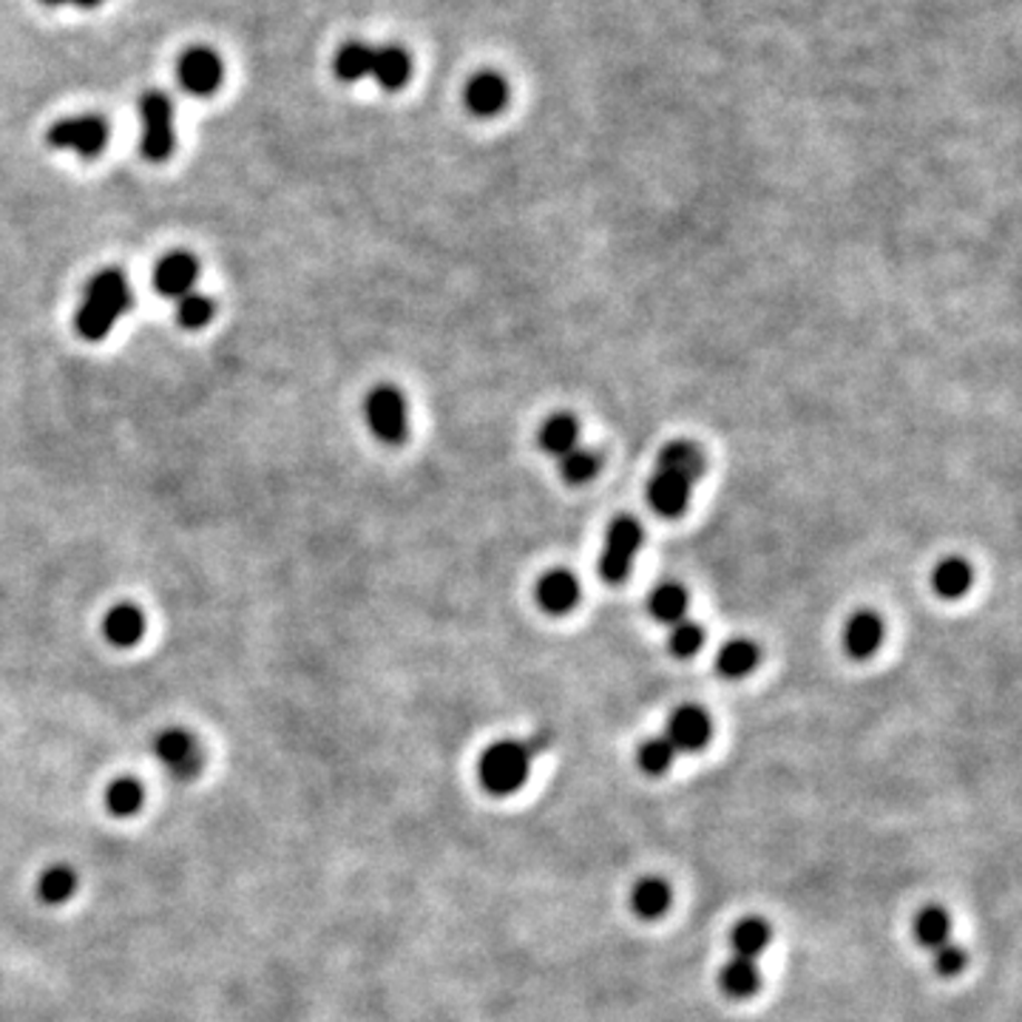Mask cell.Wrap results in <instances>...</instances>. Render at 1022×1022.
<instances>
[{
	"label": "cell",
	"mask_w": 1022,
	"mask_h": 1022,
	"mask_svg": "<svg viewBox=\"0 0 1022 1022\" xmlns=\"http://www.w3.org/2000/svg\"><path fill=\"white\" fill-rule=\"evenodd\" d=\"M132 310V288L123 270H100L88 279L77 308L75 327L86 341H103L111 333L117 321Z\"/></svg>",
	"instance_id": "1"
},
{
	"label": "cell",
	"mask_w": 1022,
	"mask_h": 1022,
	"mask_svg": "<svg viewBox=\"0 0 1022 1022\" xmlns=\"http://www.w3.org/2000/svg\"><path fill=\"white\" fill-rule=\"evenodd\" d=\"M532 747L517 739H500L489 744L477 761V778L491 796H512L528 781L532 772Z\"/></svg>",
	"instance_id": "2"
},
{
	"label": "cell",
	"mask_w": 1022,
	"mask_h": 1022,
	"mask_svg": "<svg viewBox=\"0 0 1022 1022\" xmlns=\"http://www.w3.org/2000/svg\"><path fill=\"white\" fill-rule=\"evenodd\" d=\"M139 119H143V157L152 163H165L174 152V103L165 91H145L139 97Z\"/></svg>",
	"instance_id": "3"
},
{
	"label": "cell",
	"mask_w": 1022,
	"mask_h": 1022,
	"mask_svg": "<svg viewBox=\"0 0 1022 1022\" xmlns=\"http://www.w3.org/2000/svg\"><path fill=\"white\" fill-rule=\"evenodd\" d=\"M642 537H645V532H642L636 517L620 515L611 520L603 557H600V574H603L605 583H622L631 574V563L640 552Z\"/></svg>",
	"instance_id": "4"
},
{
	"label": "cell",
	"mask_w": 1022,
	"mask_h": 1022,
	"mask_svg": "<svg viewBox=\"0 0 1022 1022\" xmlns=\"http://www.w3.org/2000/svg\"><path fill=\"white\" fill-rule=\"evenodd\" d=\"M46 139L57 152H71L82 159H95L97 154H103L108 143V123L97 117V114L66 117L51 126Z\"/></svg>",
	"instance_id": "5"
},
{
	"label": "cell",
	"mask_w": 1022,
	"mask_h": 1022,
	"mask_svg": "<svg viewBox=\"0 0 1022 1022\" xmlns=\"http://www.w3.org/2000/svg\"><path fill=\"white\" fill-rule=\"evenodd\" d=\"M367 424H370L372 435L381 444L398 446L407 440L409 435V418H407V401L396 387H376L364 401Z\"/></svg>",
	"instance_id": "6"
},
{
	"label": "cell",
	"mask_w": 1022,
	"mask_h": 1022,
	"mask_svg": "<svg viewBox=\"0 0 1022 1022\" xmlns=\"http://www.w3.org/2000/svg\"><path fill=\"white\" fill-rule=\"evenodd\" d=\"M154 756L159 759V765L176 778V781H191L202 772L205 767V753H202L199 741L185 730H163L154 739Z\"/></svg>",
	"instance_id": "7"
},
{
	"label": "cell",
	"mask_w": 1022,
	"mask_h": 1022,
	"mask_svg": "<svg viewBox=\"0 0 1022 1022\" xmlns=\"http://www.w3.org/2000/svg\"><path fill=\"white\" fill-rule=\"evenodd\" d=\"M222 77H225L222 57L214 49H207V46H194V49L183 51L179 60H176V80H179V86L191 97L216 95V88L222 86Z\"/></svg>",
	"instance_id": "8"
},
{
	"label": "cell",
	"mask_w": 1022,
	"mask_h": 1022,
	"mask_svg": "<svg viewBox=\"0 0 1022 1022\" xmlns=\"http://www.w3.org/2000/svg\"><path fill=\"white\" fill-rule=\"evenodd\" d=\"M713 736V721L697 704H684V708L673 710V716L668 719V733L665 739L671 741V747L677 753H697Z\"/></svg>",
	"instance_id": "9"
},
{
	"label": "cell",
	"mask_w": 1022,
	"mask_h": 1022,
	"mask_svg": "<svg viewBox=\"0 0 1022 1022\" xmlns=\"http://www.w3.org/2000/svg\"><path fill=\"white\" fill-rule=\"evenodd\" d=\"M196 273H199V264L191 253H168L154 267V290L165 299H183L194 288Z\"/></svg>",
	"instance_id": "10"
},
{
	"label": "cell",
	"mask_w": 1022,
	"mask_h": 1022,
	"mask_svg": "<svg viewBox=\"0 0 1022 1022\" xmlns=\"http://www.w3.org/2000/svg\"><path fill=\"white\" fill-rule=\"evenodd\" d=\"M534 596H537V605L546 614L563 616L574 611V605L580 603V583L571 571H548V574L539 577Z\"/></svg>",
	"instance_id": "11"
},
{
	"label": "cell",
	"mask_w": 1022,
	"mask_h": 1022,
	"mask_svg": "<svg viewBox=\"0 0 1022 1022\" xmlns=\"http://www.w3.org/2000/svg\"><path fill=\"white\" fill-rule=\"evenodd\" d=\"M690 489H693V484H688L684 477L656 469L651 477V484H648V503H651V508L656 515L679 517L684 515V508H688Z\"/></svg>",
	"instance_id": "12"
},
{
	"label": "cell",
	"mask_w": 1022,
	"mask_h": 1022,
	"mask_svg": "<svg viewBox=\"0 0 1022 1022\" xmlns=\"http://www.w3.org/2000/svg\"><path fill=\"white\" fill-rule=\"evenodd\" d=\"M508 103V82L506 77L495 71H480L466 86V106L477 117H495L506 108Z\"/></svg>",
	"instance_id": "13"
},
{
	"label": "cell",
	"mask_w": 1022,
	"mask_h": 1022,
	"mask_svg": "<svg viewBox=\"0 0 1022 1022\" xmlns=\"http://www.w3.org/2000/svg\"><path fill=\"white\" fill-rule=\"evenodd\" d=\"M673 904V889L665 878H659V875H645L634 884L631 889V909H634L636 917L642 921H659V917H665L668 909Z\"/></svg>",
	"instance_id": "14"
},
{
	"label": "cell",
	"mask_w": 1022,
	"mask_h": 1022,
	"mask_svg": "<svg viewBox=\"0 0 1022 1022\" xmlns=\"http://www.w3.org/2000/svg\"><path fill=\"white\" fill-rule=\"evenodd\" d=\"M884 645V622L875 611H858L844 627V648L849 656L869 659Z\"/></svg>",
	"instance_id": "15"
},
{
	"label": "cell",
	"mask_w": 1022,
	"mask_h": 1022,
	"mask_svg": "<svg viewBox=\"0 0 1022 1022\" xmlns=\"http://www.w3.org/2000/svg\"><path fill=\"white\" fill-rule=\"evenodd\" d=\"M372 80L387 91H401L412 77V57L401 46H383L372 55Z\"/></svg>",
	"instance_id": "16"
},
{
	"label": "cell",
	"mask_w": 1022,
	"mask_h": 1022,
	"mask_svg": "<svg viewBox=\"0 0 1022 1022\" xmlns=\"http://www.w3.org/2000/svg\"><path fill=\"white\" fill-rule=\"evenodd\" d=\"M145 634V616L137 605H114L103 620V636L114 648H134Z\"/></svg>",
	"instance_id": "17"
},
{
	"label": "cell",
	"mask_w": 1022,
	"mask_h": 1022,
	"mask_svg": "<svg viewBox=\"0 0 1022 1022\" xmlns=\"http://www.w3.org/2000/svg\"><path fill=\"white\" fill-rule=\"evenodd\" d=\"M719 989L730 1000H750L761 989V969L756 960L733 957L719 969Z\"/></svg>",
	"instance_id": "18"
},
{
	"label": "cell",
	"mask_w": 1022,
	"mask_h": 1022,
	"mask_svg": "<svg viewBox=\"0 0 1022 1022\" xmlns=\"http://www.w3.org/2000/svg\"><path fill=\"white\" fill-rule=\"evenodd\" d=\"M704 466L708 464H704L702 449L697 444H690V440H673L656 458V469L684 477L688 484H697L699 477L704 475Z\"/></svg>",
	"instance_id": "19"
},
{
	"label": "cell",
	"mask_w": 1022,
	"mask_h": 1022,
	"mask_svg": "<svg viewBox=\"0 0 1022 1022\" xmlns=\"http://www.w3.org/2000/svg\"><path fill=\"white\" fill-rule=\"evenodd\" d=\"M772 943V926L765 917H741L730 932V946H733L736 957L756 960L767 946Z\"/></svg>",
	"instance_id": "20"
},
{
	"label": "cell",
	"mask_w": 1022,
	"mask_h": 1022,
	"mask_svg": "<svg viewBox=\"0 0 1022 1022\" xmlns=\"http://www.w3.org/2000/svg\"><path fill=\"white\" fill-rule=\"evenodd\" d=\"M577 438H580L577 420L565 412L552 415L548 420H543V427H539V432H537L539 449L548 455H554V458H563V455H568L571 449L577 446Z\"/></svg>",
	"instance_id": "21"
},
{
	"label": "cell",
	"mask_w": 1022,
	"mask_h": 1022,
	"mask_svg": "<svg viewBox=\"0 0 1022 1022\" xmlns=\"http://www.w3.org/2000/svg\"><path fill=\"white\" fill-rule=\"evenodd\" d=\"M972 583H974V571L963 557L941 559L935 568V574H932V585H935V591L943 596V600H957V596H963L969 588H972Z\"/></svg>",
	"instance_id": "22"
},
{
	"label": "cell",
	"mask_w": 1022,
	"mask_h": 1022,
	"mask_svg": "<svg viewBox=\"0 0 1022 1022\" xmlns=\"http://www.w3.org/2000/svg\"><path fill=\"white\" fill-rule=\"evenodd\" d=\"M372 49L370 43H361V40H350V43L341 46L333 57V71L341 82H358L370 77L372 71Z\"/></svg>",
	"instance_id": "23"
},
{
	"label": "cell",
	"mask_w": 1022,
	"mask_h": 1022,
	"mask_svg": "<svg viewBox=\"0 0 1022 1022\" xmlns=\"http://www.w3.org/2000/svg\"><path fill=\"white\" fill-rule=\"evenodd\" d=\"M759 665V648L750 640H730L716 656V671L728 679H744Z\"/></svg>",
	"instance_id": "24"
},
{
	"label": "cell",
	"mask_w": 1022,
	"mask_h": 1022,
	"mask_svg": "<svg viewBox=\"0 0 1022 1022\" xmlns=\"http://www.w3.org/2000/svg\"><path fill=\"white\" fill-rule=\"evenodd\" d=\"M103 801H106V809L114 818H132V816H137L139 809H143L145 790L137 778H128V776L114 778L111 785L106 787V796H103Z\"/></svg>",
	"instance_id": "25"
},
{
	"label": "cell",
	"mask_w": 1022,
	"mask_h": 1022,
	"mask_svg": "<svg viewBox=\"0 0 1022 1022\" xmlns=\"http://www.w3.org/2000/svg\"><path fill=\"white\" fill-rule=\"evenodd\" d=\"M915 937L928 952H935L937 946L952 941V917H948V912L937 904L923 906L915 917Z\"/></svg>",
	"instance_id": "26"
},
{
	"label": "cell",
	"mask_w": 1022,
	"mask_h": 1022,
	"mask_svg": "<svg viewBox=\"0 0 1022 1022\" xmlns=\"http://www.w3.org/2000/svg\"><path fill=\"white\" fill-rule=\"evenodd\" d=\"M77 892V875L71 866H49L40 872L38 878V897L46 906H64L66 901H71Z\"/></svg>",
	"instance_id": "27"
},
{
	"label": "cell",
	"mask_w": 1022,
	"mask_h": 1022,
	"mask_svg": "<svg viewBox=\"0 0 1022 1022\" xmlns=\"http://www.w3.org/2000/svg\"><path fill=\"white\" fill-rule=\"evenodd\" d=\"M648 609H651L653 620L665 622V625H677V622H682L684 614H688V591L679 583L656 585Z\"/></svg>",
	"instance_id": "28"
},
{
	"label": "cell",
	"mask_w": 1022,
	"mask_h": 1022,
	"mask_svg": "<svg viewBox=\"0 0 1022 1022\" xmlns=\"http://www.w3.org/2000/svg\"><path fill=\"white\" fill-rule=\"evenodd\" d=\"M603 466V458L594 452V449H583V446H574L568 455L559 458V475L568 486H583L591 484Z\"/></svg>",
	"instance_id": "29"
},
{
	"label": "cell",
	"mask_w": 1022,
	"mask_h": 1022,
	"mask_svg": "<svg viewBox=\"0 0 1022 1022\" xmlns=\"http://www.w3.org/2000/svg\"><path fill=\"white\" fill-rule=\"evenodd\" d=\"M673 759H677V750L671 747V741L665 736H653V739H645L636 750V765L645 776H665L671 770Z\"/></svg>",
	"instance_id": "30"
},
{
	"label": "cell",
	"mask_w": 1022,
	"mask_h": 1022,
	"mask_svg": "<svg viewBox=\"0 0 1022 1022\" xmlns=\"http://www.w3.org/2000/svg\"><path fill=\"white\" fill-rule=\"evenodd\" d=\"M214 319V302L202 293H185L176 299V324L183 330H202Z\"/></svg>",
	"instance_id": "31"
},
{
	"label": "cell",
	"mask_w": 1022,
	"mask_h": 1022,
	"mask_svg": "<svg viewBox=\"0 0 1022 1022\" xmlns=\"http://www.w3.org/2000/svg\"><path fill=\"white\" fill-rule=\"evenodd\" d=\"M704 640H708V636H704L702 625H697V622H690V620L677 622V625H673V631H671L673 656H679V659L697 656V653L702 651Z\"/></svg>",
	"instance_id": "32"
},
{
	"label": "cell",
	"mask_w": 1022,
	"mask_h": 1022,
	"mask_svg": "<svg viewBox=\"0 0 1022 1022\" xmlns=\"http://www.w3.org/2000/svg\"><path fill=\"white\" fill-rule=\"evenodd\" d=\"M966 948L963 946H957V943H943V946H937L935 952H932V963H935V972L941 974V977H957L960 972H963V969H966Z\"/></svg>",
	"instance_id": "33"
},
{
	"label": "cell",
	"mask_w": 1022,
	"mask_h": 1022,
	"mask_svg": "<svg viewBox=\"0 0 1022 1022\" xmlns=\"http://www.w3.org/2000/svg\"><path fill=\"white\" fill-rule=\"evenodd\" d=\"M46 7H80V9H97L103 7L106 0H40Z\"/></svg>",
	"instance_id": "34"
}]
</instances>
